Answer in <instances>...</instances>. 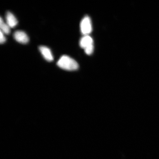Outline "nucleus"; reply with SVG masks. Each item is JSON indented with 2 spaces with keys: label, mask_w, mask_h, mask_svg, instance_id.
I'll return each mask as SVG.
<instances>
[{
  "label": "nucleus",
  "mask_w": 159,
  "mask_h": 159,
  "mask_svg": "<svg viewBox=\"0 0 159 159\" xmlns=\"http://www.w3.org/2000/svg\"><path fill=\"white\" fill-rule=\"evenodd\" d=\"M57 65L60 68L66 70H76L79 68L77 61L67 55H63L57 61Z\"/></svg>",
  "instance_id": "obj_1"
},
{
  "label": "nucleus",
  "mask_w": 159,
  "mask_h": 159,
  "mask_svg": "<svg viewBox=\"0 0 159 159\" xmlns=\"http://www.w3.org/2000/svg\"><path fill=\"white\" fill-rule=\"evenodd\" d=\"M80 29L81 33L84 35H89L92 32V22L89 16H85L81 21Z\"/></svg>",
  "instance_id": "obj_2"
},
{
  "label": "nucleus",
  "mask_w": 159,
  "mask_h": 159,
  "mask_svg": "<svg viewBox=\"0 0 159 159\" xmlns=\"http://www.w3.org/2000/svg\"><path fill=\"white\" fill-rule=\"evenodd\" d=\"M15 39L18 42L26 44L29 42V38L25 32L22 31H17L14 33Z\"/></svg>",
  "instance_id": "obj_3"
},
{
  "label": "nucleus",
  "mask_w": 159,
  "mask_h": 159,
  "mask_svg": "<svg viewBox=\"0 0 159 159\" xmlns=\"http://www.w3.org/2000/svg\"><path fill=\"white\" fill-rule=\"evenodd\" d=\"M39 50L43 56L44 58L48 61H51L53 60V55L52 52L49 48L45 46H40L39 48Z\"/></svg>",
  "instance_id": "obj_4"
},
{
  "label": "nucleus",
  "mask_w": 159,
  "mask_h": 159,
  "mask_svg": "<svg viewBox=\"0 0 159 159\" xmlns=\"http://www.w3.org/2000/svg\"><path fill=\"white\" fill-rule=\"evenodd\" d=\"M6 23L10 28H14L17 25L18 21L15 16L10 11L7 12L6 15Z\"/></svg>",
  "instance_id": "obj_5"
},
{
  "label": "nucleus",
  "mask_w": 159,
  "mask_h": 159,
  "mask_svg": "<svg viewBox=\"0 0 159 159\" xmlns=\"http://www.w3.org/2000/svg\"><path fill=\"white\" fill-rule=\"evenodd\" d=\"M93 44V40L92 38L89 35H84L80 41V46L84 49Z\"/></svg>",
  "instance_id": "obj_6"
},
{
  "label": "nucleus",
  "mask_w": 159,
  "mask_h": 159,
  "mask_svg": "<svg viewBox=\"0 0 159 159\" xmlns=\"http://www.w3.org/2000/svg\"><path fill=\"white\" fill-rule=\"evenodd\" d=\"M0 28L1 31L4 34H9L10 32V28L7 23H5L3 21L1 17L0 19Z\"/></svg>",
  "instance_id": "obj_7"
},
{
  "label": "nucleus",
  "mask_w": 159,
  "mask_h": 159,
  "mask_svg": "<svg viewBox=\"0 0 159 159\" xmlns=\"http://www.w3.org/2000/svg\"><path fill=\"white\" fill-rule=\"evenodd\" d=\"M86 54L88 55H91L93 54L94 51V46L93 44L92 45L88 47L87 48H85L84 49Z\"/></svg>",
  "instance_id": "obj_8"
},
{
  "label": "nucleus",
  "mask_w": 159,
  "mask_h": 159,
  "mask_svg": "<svg viewBox=\"0 0 159 159\" xmlns=\"http://www.w3.org/2000/svg\"><path fill=\"white\" fill-rule=\"evenodd\" d=\"M6 41V38L4 35V33L1 31V37H0V43L1 44L3 43Z\"/></svg>",
  "instance_id": "obj_9"
}]
</instances>
